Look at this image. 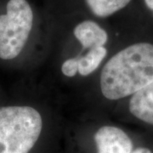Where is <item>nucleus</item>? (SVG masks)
<instances>
[{
    "instance_id": "nucleus-1",
    "label": "nucleus",
    "mask_w": 153,
    "mask_h": 153,
    "mask_svg": "<svg viewBox=\"0 0 153 153\" xmlns=\"http://www.w3.org/2000/svg\"><path fill=\"white\" fill-rule=\"evenodd\" d=\"M153 82V44L139 43L111 58L100 75V88L108 100L134 94Z\"/></svg>"
},
{
    "instance_id": "nucleus-2",
    "label": "nucleus",
    "mask_w": 153,
    "mask_h": 153,
    "mask_svg": "<svg viewBox=\"0 0 153 153\" xmlns=\"http://www.w3.org/2000/svg\"><path fill=\"white\" fill-rule=\"evenodd\" d=\"M42 128V117L33 107H0V153H29Z\"/></svg>"
},
{
    "instance_id": "nucleus-3",
    "label": "nucleus",
    "mask_w": 153,
    "mask_h": 153,
    "mask_svg": "<svg viewBox=\"0 0 153 153\" xmlns=\"http://www.w3.org/2000/svg\"><path fill=\"white\" fill-rule=\"evenodd\" d=\"M33 13L27 0H10L0 16V58L13 60L22 51L33 28Z\"/></svg>"
},
{
    "instance_id": "nucleus-4",
    "label": "nucleus",
    "mask_w": 153,
    "mask_h": 153,
    "mask_svg": "<svg viewBox=\"0 0 153 153\" xmlns=\"http://www.w3.org/2000/svg\"><path fill=\"white\" fill-rule=\"evenodd\" d=\"M98 153H130L133 143L123 130L113 126L101 127L94 134Z\"/></svg>"
},
{
    "instance_id": "nucleus-5",
    "label": "nucleus",
    "mask_w": 153,
    "mask_h": 153,
    "mask_svg": "<svg viewBox=\"0 0 153 153\" xmlns=\"http://www.w3.org/2000/svg\"><path fill=\"white\" fill-rule=\"evenodd\" d=\"M129 111L138 119L153 125V82L133 94Z\"/></svg>"
},
{
    "instance_id": "nucleus-6",
    "label": "nucleus",
    "mask_w": 153,
    "mask_h": 153,
    "mask_svg": "<svg viewBox=\"0 0 153 153\" xmlns=\"http://www.w3.org/2000/svg\"><path fill=\"white\" fill-rule=\"evenodd\" d=\"M73 33L76 39L87 49L103 47L107 42L106 32L92 21H84L79 23Z\"/></svg>"
},
{
    "instance_id": "nucleus-7",
    "label": "nucleus",
    "mask_w": 153,
    "mask_h": 153,
    "mask_svg": "<svg viewBox=\"0 0 153 153\" xmlns=\"http://www.w3.org/2000/svg\"><path fill=\"white\" fill-rule=\"evenodd\" d=\"M107 50L105 47H97L78 60V71L82 76H88L95 71L106 56Z\"/></svg>"
},
{
    "instance_id": "nucleus-8",
    "label": "nucleus",
    "mask_w": 153,
    "mask_h": 153,
    "mask_svg": "<svg viewBox=\"0 0 153 153\" xmlns=\"http://www.w3.org/2000/svg\"><path fill=\"white\" fill-rule=\"evenodd\" d=\"M131 0H86L89 9L95 16L106 17L123 9Z\"/></svg>"
},
{
    "instance_id": "nucleus-9",
    "label": "nucleus",
    "mask_w": 153,
    "mask_h": 153,
    "mask_svg": "<svg viewBox=\"0 0 153 153\" xmlns=\"http://www.w3.org/2000/svg\"><path fill=\"white\" fill-rule=\"evenodd\" d=\"M78 60L79 58H72L66 60L61 67L63 74L66 76H74L78 71Z\"/></svg>"
},
{
    "instance_id": "nucleus-10",
    "label": "nucleus",
    "mask_w": 153,
    "mask_h": 153,
    "mask_svg": "<svg viewBox=\"0 0 153 153\" xmlns=\"http://www.w3.org/2000/svg\"><path fill=\"white\" fill-rule=\"evenodd\" d=\"M130 153H152L147 148H137L135 150H132Z\"/></svg>"
},
{
    "instance_id": "nucleus-11",
    "label": "nucleus",
    "mask_w": 153,
    "mask_h": 153,
    "mask_svg": "<svg viewBox=\"0 0 153 153\" xmlns=\"http://www.w3.org/2000/svg\"><path fill=\"white\" fill-rule=\"evenodd\" d=\"M145 3L150 10H153V0H145Z\"/></svg>"
}]
</instances>
